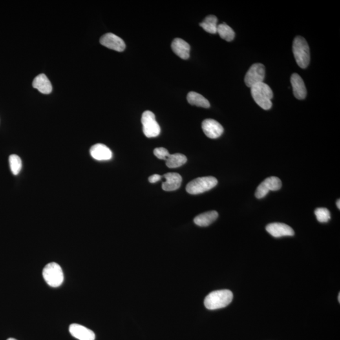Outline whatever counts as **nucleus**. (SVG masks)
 I'll return each mask as SVG.
<instances>
[{
    "mask_svg": "<svg viewBox=\"0 0 340 340\" xmlns=\"http://www.w3.org/2000/svg\"><path fill=\"white\" fill-rule=\"evenodd\" d=\"M291 85H292L293 95L295 98L299 100H303L307 96V90L303 79L297 73H293L291 76Z\"/></svg>",
    "mask_w": 340,
    "mask_h": 340,
    "instance_id": "4468645a",
    "label": "nucleus"
},
{
    "mask_svg": "<svg viewBox=\"0 0 340 340\" xmlns=\"http://www.w3.org/2000/svg\"><path fill=\"white\" fill-rule=\"evenodd\" d=\"M251 93L254 100L263 109L267 110L272 107L273 92L266 83L262 82L253 86L251 88Z\"/></svg>",
    "mask_w": 340,
    "mask_h": 340,
    "instance_id": "f03ea898",
    "label": "nucleus"
},
{
    "mask_svg": "<svg viewBox=\"0 0 340 340\" xmlns=\"http://www.w3.org/2000/svg\"><path fill=\"white\" fill-rule=\"evenodd\" d=\"M163 177L166 179V182H163L162 184L163 191L167 192L176 191L182 184V176L177 173H168L163 174Z\"/></svg>",
    "mask_w": 340,
    "mask_h": 340,
    "instance_id": "2eb2a0df",
    "label": "nucleus"
},
{
    "mask_svg": "<svg viewBox=\"0 0 340 340\" xmlns=\"http://www.w3.org/2000/svg\"><path fill=\"white\" fill-rule=\"evenodd\" d=\"M292 50L297 65L305 69L310 63V47L306 40L301 36L295 37L293 42Z\"/></svg>",
    "mask_w": 340,
    "mask_h": 340,
    "instance_id": "7ed1b4c3",
    "label": "nucleus"
},
{
    "mask_svg": "<svg viewBox=\"0 0 340 340\" xmlns=\"http://www.w3.org/2000/svg\"><path fill=\"white\" fill-rule=\"evenodd\" d=\"M43 275L46 283L52 288H57L63 284V271L60 266L56 263H50L44 267Z\"/></svg>",
    "mask_w": 340,
    "mask_h": 340,
    "instance_id": "39448f33",
    "label": "nucleus"
},
{
    "mask_svg": "<svg viewBox=\"0 0 340 340\" xmlns=\"http://www.w3.org/2000/svg\"><path fill=\"white\" fill-rule=\"evenodd\" d=\"M171 49L175 54L180 58L183 59L189 58L191 46L184 40L180 38L174 39L172 42Z\"/></svg>",
    "mask_w": 340,
    "mask_h": 340,
    "instance_id": "dca6fc26",
    "label": "nucleus"
},
{
    "mask_svg": "<svg viewBox=\"0 0 340 340\" xmlns=\"http://www.w3.org/2000/svg\"><path fill=\"white\" fill-rule=\"evenodd\" d=\"M90 155L97 161H108L112 158V152L109 147L105 145L96 144L90 148Z\"/></svg>",
    "mask_w": 340,
    "mask_h": 340,
    "instance_id": "ddd939ff",
    "label": "nucleus"
},
{
    "mask_svg": "<svg viewBox=\"0 0 340 340\" xmlns=\"http://www.w3.org/2000/svg\"><path fill=\"white\" fill-rule=\"evenodd\" d=\"M141 122L143 126V132L147 138H155L160 134V125L156 122L155 115L151 111L147 110L143 114Z\"/></svg>",
    "mask_w": 340,
    "mask_h": 340,
    "instance_id": "423d86ee",
    "label": "nucleus"
},
{
    "mask_svg": "<svg viewBox=\"0 0 340 340\" xmlns=\"http://www.w3.org/2000/svg\"><path fill=\"white\" fill-rule=\"evenodd\" d=\"M266 230L270 235L275 238L294 235V231H293L292 227L284 224V223H271V224L267 225Z\"/></svg>",
    "mask_w": 340,
    "mask_h": 340,
    "instance_id": "9b49d317",
    "label": "nucleus"
},
{
    "mask_svg": "<svg viewBox=\"0 0 340 340\" xmlns=\"http://www.w3.org/2000/svg\"><path fill=\"white\" fill-rule=\"evenodd\" d=\"M200 26L207 32L215 34L218 30V18L214 15H209L201 22Z\"/></svg>",
    "mask_w": 340,
    "mask_h": 340,
    "instance_id": "412c9836",
    "label": "nucleus"
},
{
    "mask_svg": "<svg viewBox=\"0 0 340 340\" xmlns=\"http://www.w3.org/2000/svg\"><path fill=\"white\" fill-rule=\"evenodd\" d=\"M282 187V182L276 176L267 178L260 183L255 192L256 197L260 199L265 197L270 191H279Z\"/></svg>",
    "mask_w": 340,
    "mask_h": 340,
    "instance_id": "6e6552de",
    "label": "nucleus"
},
{
    "mask_svg": "<svg viewBox=\"0 0 340 340\" xmlns=\"http://www.w3.org/2000/svg\"><path fill=\"white\" fill-rule=\"evenodd\" d=\"M9 163L11 171L14 175H17L21 172L22 168L21 158L16 154H12L9 157Z\"/></svg>",
    "mask_w": 340,
    "mask_h": 340,
    "instance_id": "5701e85b",
    "label": "nucleus"
},
{
    "mask_svg": "<svg viewBox=\"0 0 340 340\" xmlns=\"http://www.w3.org/2000/svg\"><path fill=\"white\" fill-rule=\"evenodd\" d=\"M218 183L217 179L213 176L197 178L188 183L186 191L192 195H197L213 189L218 185Z\"/></svg>",
    "mask_w": 340,
    "mask_h": 340,
    "instance_id": "20e7f679",
    "label": "nucleus"
},
{
    "mask_svg": "<svg viewBox=\"0 0 340 340\" xmlns=\"http://www.w3.org/2000/svg\"><path fill=\"white\" fill-rule=\"evenodd\" d=\"M154 154L160 160L166 161L170 154L166 148H164V147H157V148L154 149Z\"/></svg>",
    "mask_w": 340,
    "mask_h": 340,
    "instance_id": "393cba45",
    "label": "nucleus"
},
{
    "mask_svg": "<svg viewBox=\"0 0 340 340\" xmlns=\"http://www.w3.org/2000/svg\"><path fill=\"white\" fill-rule=\"evenodd\" d=\"M217 33L222 39L227 42H231L235 39V32L230 26L225 23L218 25Z\"/></svg>",
    "mask_w": 340,
    "mask_h": 340,
    "instance_id": "4be33fe9",
    "label": "nucleus"
},
{
    "mask_svg": "<svg viewBox=\"0 0 340 340\" xmlns=\"http://www.w3.org/2000/svg\"><path fill=\"white\" fill-rule=\"evenodd\" d=\"M187 162V158L184 154L176 153L170 154L166 160L167 166L170 169H176L185 164Z\"/></svg>",
    "mask_w": 340,
    "mask_h": 340,
    "instance_id": "aec40b11",
    "label": "nucleus"
},
{
    "mask_svg": "<svg viewBox=\"0 0 340 340\" xmlns=\"http://www.w3.org/2000/svg\"><path fill=\"white\" fill-rule=\"evenodd\" d=\"M233 299V294L231 291L225 289L213 291L205 298L204 305L209 310H219L230 304Z\"/></svg>",
    "mask_w": 340,
    "mask_h": 340,
    "instance_id": "f257e3e1",
    "label": "nucleus"
},
{
    "mask_svg": "<svg viewBox=\"0 0 340 340\" xmlns=\"http://www.w3.org/2000/svg\"><path fill=\"white\" fill-rule=\"evenodd\" d=\"M266 76V68L260 63L254 64L249 68L244 77V82L247 87L251 88L257 84L264 82Z\"/></svg>",
    "mask_w": 340,
    "mask_h": 340,
    "instance_id": "0eeeda50",
    "label": "nucleus"
},
{
    "mask_svg": "<svg viewBox=\"0 0 340 340\" xmlns=\"http://www.w3.org/2000/svg\"><path fill=\"white\" fill-rule=\"evenodd\" d=\"M7 340H17L16 339H13V338H10V339H8Z\"/></svg>",
    "mask_w": 340,
    "mask_h": 340,
    "instance_id": "cd10ccee",
    "label": "nucleus"
},
{
    "mask_svg": "<svg viewBox=\"0 0 340 340\" xmlns=\"http://www.w3.org/2000/svg\"><path fill=\"white\" fill-rule=\"evenodd\" d=\"M69 330L71 335L79 340H95L96 339V335L93 331L80 324H71Z\"/></svg>",
    "mask_w": 340,
    "mask_h": 340,
    "instance_id": "f8f14e48",
    "label": "nucleus"
},
{
    "mask_svg": "<svg viewBox=\"0 0 340 340\" xmlns=\"http://www.w3.org/2000/svg\"><path fill=\"white\" fill-rule=\"evenodd\" d=\"M217 211H212L199 214L194 219V221L196 225L200 227H207L213 223L218 218Z\"/></svg>",
    "mask_w": 340,
    "mask_h": 340,
    "instance_id": "a211bd4d",
    "label": "nucleus"
},
{
    "mask_svg": "<svg viewBox=\"0 0 340 340\" xmlns=\"http://www.w3.org/2000/svg\"><path fill=\"white\" fill-rule=\"evenodd\" d=\"M315 214L317 220L320 222H327L331 219L330 211L326 208H317L315 210Z\"/></svg>",
    "mask_w": 340,
    "mask_h": 340,
    "instance_id": "b1692460",
    "label": "nucleus"
},
{
    "mask_svg": "<svg viewBox=\"0 0 340 340\" xmlns=\"http://www.w3.org/2000/svg\"><path fill=\"white\" fill-rule=\"evenodd\" d=\"M162 178V176H160V174H154L149 176V182L151 183H154L160 181Z\"/></svg>",
    "mask_w": 340,
    "mask_h": 340,
    "instance_id": "a878e982",
    "label": "nucleus"
},
{
    "mask_svg": "<svg viewBox=\"0 0 340 340\" xmlns=\"http://www.w3.org/2000/svg\"><path fill=\"white\" fill-rule=\"evenodd\" d=\"M33 87L43 94H49L52 90L51 83L44 74L35 77L32 83Z\"/></svg>",
    "mask_w": 340,
    "mask_h": 340,
    "instance_id": "f3484780",
    "label": "nucleus"
},
{
    "mask_svg": "<svg viewBox=\"0 0 340 340\" xmlns=\"http://www.w3.org/2000/svg\"><path fill=\"white\" fill-rule=\"evenodd\" d=\"M187 101L192 105L197 106L203 108H209L210 103L204 97L198 93L191 92L187 95Z\"/></svg>",
    "mask_w": 340,
    "mask_h": 340,
    "instance_id": "6ab92c4d",
    "label": "nucleus"
},
{
    "mask_svg": "<svg viewBox=\"0 0 340 340\" xmlns=\"http://www.w3.org/2000/svg\"><path fill=\"white\" fill-rule=\"evenodd\" d=\"M100 43L105 47L118 52H122L125 49L124 41L121 37L112 33H107L103 35L100 38Z\"/></svg>",
    "mask_w": 340,
    "mask_h": 340,
    "instance_id": "1a4fd4ad",
    "label": "nucleus"
},
{
    "mask_svg": "<svg viewBox=\"0 0 340 340\" xmlns=\"http://www.w3.org/2000/svg\"><path fill=\"white\" fill-rule=\"evenodd\" d=\"M339 302H340V293H339Z\"/></svg>",
    "mask_w": 340,
    "mask_h": 340,
    "instance_id": "c85d7f7f",
    "label": "nucleus"
},
{
    "mask_svg": "<svg viewBox=\"0 0 340 340\" xmlns=\"http://www.w3.org/2000/svg\"><path fill=\"white\" fill-rule=\"evenodd\" d=\"M337 205L338 208H339L340 209V199L337 200Z\"/></svg>",
    "mask_w": 340,
    "mask_h": 340,
    "instance_id": "bb28decb",
    "label": "nucleus"
},
{
    "mask_svg": "<svg viewBox=\"0 0 340 340\" xmlns=\"http://www.w3.org/2000/svg\"><path fill=\"white\" fill-rule=\"evenodd\" d=\"M202 128L205 136L211 139H217L221 136L224 128L214 119H205L202 123Z\"/></svg>",
    "mask_w": 340,
    "mask_h": 340,
    "instance_id": "9d476101",
    "label": "nucleus"
}]
</instances>
